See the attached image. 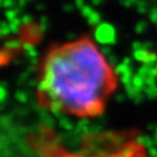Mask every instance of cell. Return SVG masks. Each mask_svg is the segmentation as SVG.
I'll list each match as a JSON object with an SVG mask.
<instances>
[{"instance_id":"cell-2","label":"cell","mask_w":157,"mask_h":157,"mask_svg":"<svg viewBox=\"0 0 157 157\" xmlns=\"http://www.w3.org/2000/svg\"><path fill=\"white\" fill-rule=\"evenodd\" d=\"M102 157H148L144 148L141 146L140 143H128L124 146L121 149H119L117 151L108 154Z\"/></svg>"},{"instance_id":"cell-1","label":"cell","mask_w":157,"mask_h":157,"mask_svg":"<svg viewBox=\"0 0 157 157\" xmlns=\"http://www.w3.org/2000/svg\"><path fill=\"white\" fill-rule=\"evenodd\" d=\"M118 86L113 67L89 37L58 44L39 70L37 101L55 113L76 118L102 114Z\"/></svg>"},{"instance_id":"cell-3","label":"cell","mask_w":157,"mask_h":157,"mask_svg":"<svg viewBox=\"0 0 157 157\" xmlns=\"http://www.w3.org/2000/svg\"><path fill=\"white\" fill-rule=\"evenodd\" d=\"M52 157H82L79 155H73V154H63V155H56V156Z\"/></svg>"}]
</instances>
